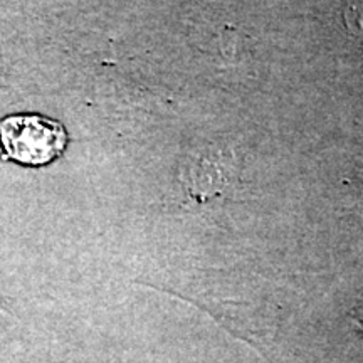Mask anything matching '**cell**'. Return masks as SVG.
I'll return each instance as SVG.
<instances>
[{"instance_id": "1", "label": "cell", "mask_w": 363, "mask_h": 363, "mask_svg": "<svg viewBox=\"0 0 363 363\" xmlns=\"http://www.w3.org/2000/svg\"><path fill=\"white\" fill-rule=\"evenodd\" d=\"M6 157L29 167H43L66 150L67 133L59 121L43 115H16L0 121Z\"/></svg>"}, {"instance_id": "2", "label": "cell", "mask_w": 363, "mask_h": 363, "mask_svg": "<svg viewBox=\"0 0 363 363\" xmlns=\"http://www.w3.org/2000/svg\"><path fill=\"white\" fill-rule=\"evenodd\" d=\"M345 22H347L348 30L355 38L363 40V0H355L345 9Z\"/></svg>"}]
</instances>
